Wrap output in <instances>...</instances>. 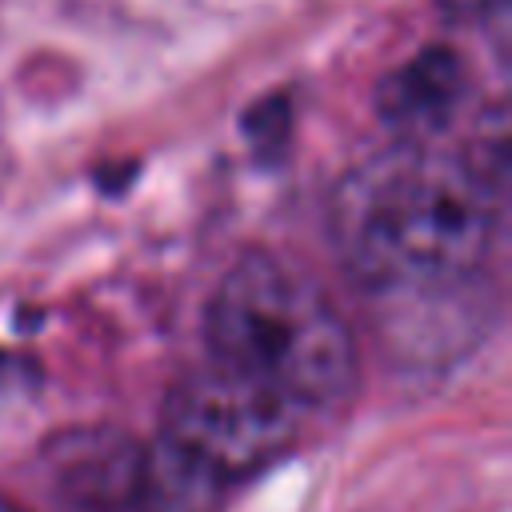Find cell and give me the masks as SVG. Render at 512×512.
I'll return each instance as SVG.
<instances>
[{
  "mask_svg": "<svg viewBox=\"0 0 512 512\" xmlns=\"http://www.w3.org/2000/svg\"><path fill=\"white\" fill-rule=\"evenodd\" d=\"M500 144H428L408 136L348 172L336 196V244L348 268L384 284H444L472 272L496 236Z\"/></svg>",
  "mask_w": 512,
  "mask_h": 512,
  "instance_id": "6da1fadb",
  "label": "cell"
},
{
  "mask_svg": "<svg viewBox=\"0 0 512 512\" xmlns=\"http://www.w3.org/2000/svg\"><path fill=\"white\" fill-rule=\"evenodd\" d=\"M208 360L272 388L300 412L348 400L356 344L324 284L296 260L248 248L236 256L204 312Z\"/></svg>",
  "mask_w": 512,
  "mask_h": 512,
  "instance_id": "7a4b0ae2",
  "label": "cell"
},
{
  "mask_svg": "<svg viewBox=\"0 0 512 512\" xmlns=\"http://www.w3.org/2000/svg\"><path fill=\"white\" fill-rule=\"evenodd\" d=\"M460 64L456 56L444 52H428L420 60H412L400 76H392L384 84V112L392 124H400L408 136H424L432 132L444 112L456 104L460 92Z\"/></svg>",
  "mask_w": 512,
  "mask_h": 512,
  "instance_id": "3957f363",
  "label": "cell"
}]
</instances>
